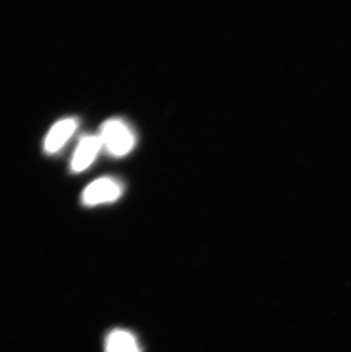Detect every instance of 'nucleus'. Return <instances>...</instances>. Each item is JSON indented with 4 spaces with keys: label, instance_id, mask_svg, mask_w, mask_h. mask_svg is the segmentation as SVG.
I'll list each match as a JSON object with an SVG mask.
<instances>
[{
    "label": "nucleus",
    "instance_id": "3",
    "mask_svg": "<svg viewBox=\"0 0 351 352\" xmlns=\"http://www.w3.org/2000/svg\"><path fill=\"white\" fill-rule=\"evenodd\" d=\"M102 148H103V144L100 140V135L83 136L80 140L71 160V170L73 173H83L88 169L96 160Z\"/></svg>",
    "mask_w": 351,
    "mask_h": 352
},
{
    "label": "nucleus",
    "instance_id": "2",
    "mask_svg": "<svg viewBox=\"0 0 351 352\" xmlns=\"http://www.w3.org/2000/svg\"><path fill=\"white\" fill-rule=\"evenodd\" d=\"M123 194V186L111 177L94 180L81 194V201L87 206H96L114 202Z\"/></svg>",
    "mask_w": 351,
    "mask_h": 352
},
{
    "label": "nucleus",
    "instance_id": "1",
    "mask_svg": "<svg viewBox=\"0 0 351 352\" xmlns=\"http://www.w3.org/2000/svg\"><path fill=\"white\" fill-rule=\"evenodd\" d=\"M100 137L103 148L112 157H125L136 144L133 129L121 119L105 121L100 128Z\"/></svg>",
    "mask_w": 351,
    "mask_h": 352
},
{
    "label": "nucleus",
    "instance_id": "5",
    "mask_svg": "<svg viewBox=\"0 0 351 352\" xmlns=\"http://www.w3.org/2000/svg\"><path fill=\"white\" fill-rule=\"evenodd\" d=\"M105 352H140L136 338L126 329H114L105 341Z\"/></svg>",
    "mask_w": 351,
    "mask_h": 352
},
{
    "label": "nucleus",
    "instance_id": "4",
    "mask_svg": "<svg viewBox=\"0 0 351 352\" xmlns=\"http://www.w3.org/2000/svg\"><path fill=\"white\" fill-rule=\"evenodd\" d=\"M78 128V121L74 118L60 120L50 128L43 140V150L47 154H55L63 148Z\"/></svg>",
    "mask_w": 351,
    "mask_h": 352
}]
</instances>
